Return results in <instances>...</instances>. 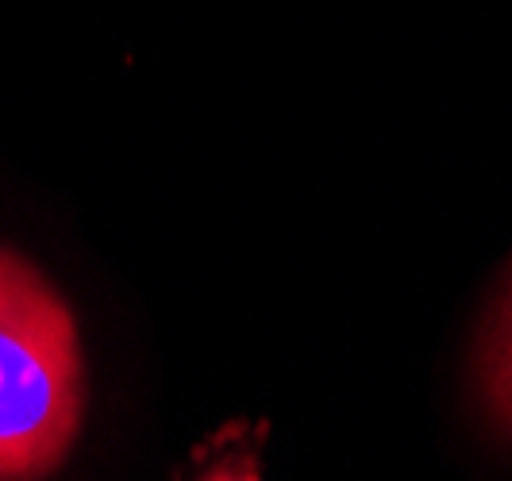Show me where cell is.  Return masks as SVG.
<instances>
[{
  "label": "cell",
  "mask_w": 512,
  "mask_h": 481,
  "mask_svg": "<svg viewBox=\"0 0 512 481\" xmlns=\"http://www.w3.org/2000/svg\"><path fill=\"white\" fill-rule=\"evenodd\" d=\"M85 412V362L66 301L0 247V481L47 478Z\"/></svg>",
  "instance_id": "1"
},
{
  "label": "cell",
  "mask_w": 512,
  "mask_h": 481,
  "mask_svg": "<svg viewBox=\"0 0 512 481\" xmlns=\"http://www.w3.org/2000/svg\"><path fill=\"white\" fill-rule=\"evenodd\" d=\"M478 385L493 424L512 439V281L489 316L486 339L478 351Z\"/></svg>",
  "instance_id": "2"
}]
</instances>
